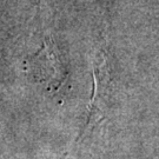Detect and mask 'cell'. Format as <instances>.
Listing matches in <instances>:
<instances>
[{
	"instance_id": "cell-1",
	"label": "cell",
	"mask_w": 159,
	"mask_h": 159,
	"mask_svg": "<svg viewBox=\"0 0 159 159\" xmlns=\"http://www.w3.org/2000/svg\"><path fill=\"white\" fill-rule=\"evenodd\" d=\"M34 59L37 64L40 65V73L46 77L45 79L47 80L48 85L57 87L63 83L66 72L57 45L53 40L47 38L44 43L43 48L38 52Z\"/></svg>"
}]
</instances>
